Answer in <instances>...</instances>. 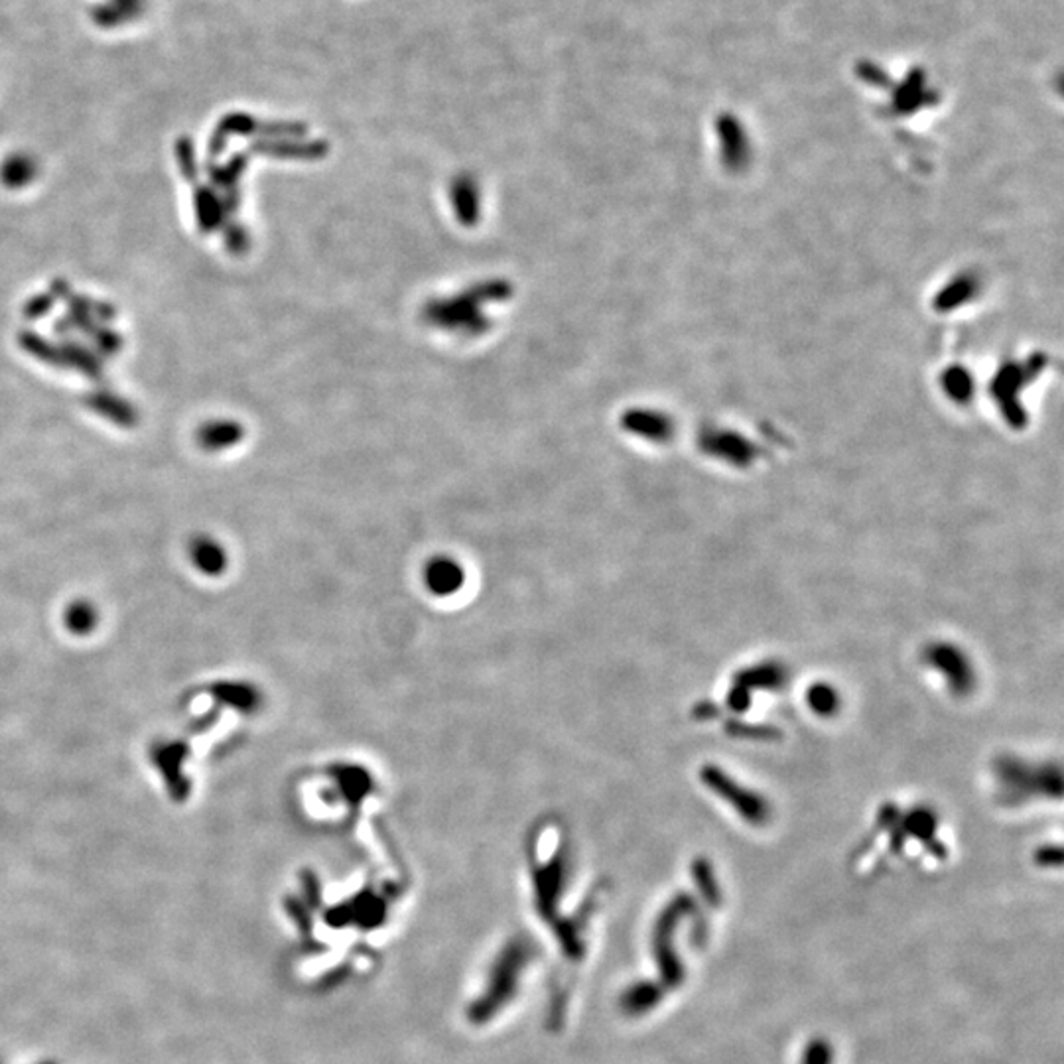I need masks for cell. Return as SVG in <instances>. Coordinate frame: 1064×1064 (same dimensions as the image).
<instances>
[{"label": "cell", "mask_w": 1064, "mask_h": 1064, "mask_svg": "<svg viewBox=\"0 0 1064 1064\" xmlns=\"http://www.w3.org/2000/svg\"><path fill=\"white\" fill-rule=\"evenodd\" d=\"M148 0H101L91 9V19L99 28H125L147 12Z\"/></svg>", "instance_id": "obj_1"}, {"label": "cell", "mask_w": 1064, "mask_h": 1064, "mask_svg": "<svg viewBox=\"0 0 1064 1064\" xmlns=\"http://www.w3.org/2000/svg\"><path fill=\"white\" fill-rule=\"evenodd\" d=\"M64 621H66V627H68L71 633L85 636V633H91L95 629V626H98V611L88 602H76V604H71L68 607V611L64 616Z\"/></svg>", "instance_id": "obj_2"}, {"label": "cell", "mask_w": 1064, "mask_h": 1064, "mask_svg": "<svg viewBox=\"0 0 1064 1064\" xmlns=\"http://www.w3.org/2000/svg\"><path fill=\"white\" fill-rule=\"evenodd\" d=\"M192 560L196 568L206 574H219L225 568V558L221 548L215 547L214 542L199 540L192 548Z\"/></svg>", "instance_id": "obj_3"}, {"label": "cell", "mask_w": 1064, "mask_h": 1064, "mask_svg": "<svg viewBox=\"0 0 1064 1064\" xmlns=\"http://www.w3.org/2000/svg\"><path fill=\"white\" fill-rule=\"evenodd\" d=\"M804 1064H831V1046L821 1041L812 1043L804 1056Z\"/></svg>", "instance_id": "obj_4"}]
</instances>
